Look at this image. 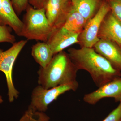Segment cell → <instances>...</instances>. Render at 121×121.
<instances>
[{
  "mask_svg": "<svg viewBox=\"0 0 121 121\" xmlns=\"http://www.w3.org/2000/svg\"><path fill=\"white\" fill-rule=\"evenodd\" d=\"M67 53L78 70L87 71L98 87L121 77V72L96 52L93 48H70L68 50Z\"/></svg>",
  "mask_w": 121,
  "mask_h": 121,
  "instance_id": "cell-1",
  "label": "cell"
},
{
  "mask_svg": "<svg viewBox=\"0 0 121 121\" xmlns=\"http://www.w3.org/2000/svg\"><path fill=\"white\" fill-rule=\"evenodd\" d=\"M78 71L68 53L62 51L54 55L46 67H40L38 84L49 89L72 83L77 81Z\"/></svg>",
  "mask_w": 121,
  "mask_h": 121,
  "instance_id": "cell-2",
  "label": "cell"
},
{
  "mask_svg": "<svg viewBox=\"0 0 121 121\" xmlns=\"http://www.w3.org/2000/svg\"><path fill=\"white\" fill-rule=\"evenodd\" d=\"M24 15L19 36L27 40L47 42L52 32L43 8L35 9L29 4Z\"/></svg>",
  "mask_w": 121,
  "mask_h": 121,
  "instance_id": "cell-3",
  "label": "cell"
},
{
  "mask_svg": "<svg viewBox=\"0 0 121 121\" xmlns=\"http://www.w3.org/2000/svg\"><path fill=\"white\" fill-rule=\"evenodd\" d=\"M28 40H20L15 42L12 47L6 51L0 48V71L4 74L6 77L8 89L9 101L13 102L19 97V92L15 88L13 79V65L17 56Z\"/></svg>",
  "mask_w": 121,
  "mask_h": 121,
  "instance_id": "cell-4",
  "label": "cell"
},
{
  "mask_svg": "<svg viewBox=\"0 0 121 121\" xmlns=\"http://www.w3.org/2000/svg\"><path fill=\"white\" fill-rule=\"evenodd\" d=\"M78 87L77 81L49 89H45L39 85L32 91L29 106L34 110L45 112L49 105L56 100L59 96L69 91H75Z\"/></svg>",
  "mask_w": 121,
  "mask_h": 121,
  "instance_id": "cell-5",
  "label": "cell"
},
{
  "mask_svg": "<svg viewBox=\"0 0 121 121\" xmlns=\"http://www.w3.org/2000/svg\"><path fill=\"white\" fill-rule=\"evenodd\" d=\"M111 11L107 0H103L97 12L87 21L84 29L78 37L79 44L81 47L93 48L99 40L98 33L103 20Z\"/></svg>",
  "mask_w": 121,
  "mask_h": 121,
  "instance_id": "cell-6",
  "label": "cell"
},
{
  "mask_svg": "<svg viewBox=\"0 0 121 121\" xmlns=\"http://www.w3.org/2000/svg\"><path fill=\"white\" fill-rule=\"evenodd\" d=\"M72 7L70 0H45L43 8L52 31L63 27Z\"/></svg>",
  "mask_w": 121,
  "mask_h": 121,
  "instance_id": "cell-7",
  "label": "cell"
},
{
  "mask_svg": "<svg viewBox=\"0 0 121 121\" xmlns=\"http://www.w3.org/2000/svg\"><path fill=\"white\" fill-rule=\"evenodd\" d=\"M111 98L117 102L121 101V77L113 80L99 87L93 92L83 96L85 102L91 105H95L102 99Z\"/></svg>",
  "mask_w": 121,
  "mask_h": 121,
  "instance_id": "cell-8",
  "label": "cell"
},
{
  "mask_svg": "<svg viewBox=\"0 0 121 121\" xmlns=\"http://www.w3.org/2000/svg\"><path fill=\"white\" fill-rule=\"evenodd\" d=\"M79 35L70 31L62 27L53 30L46 42L54 55L73 44L78 43Z\"/></svg>",
  "mask_w": 121,
  "mask_h": 121,
  "instance_id": "cell-9",
  "label": "cell"
},
{
  "mask_svg": "<svg viewBox=\"0 0 121 121\" xmlns=\"http://www.w3.org/2000/svg\"><path fill=\"white\" fill-rule=\"evenodd\" d=\"M93 48L98 54L107 60L115 68L121 72V48L115 42L106 39H99Z\"/></svg>",
  "mask_w": 121,
  "mask_h": 121,
  "instance_id": "cell-10",
  "label": "cell"
},
{
  "mask_svg": "<svg viewBox=\"0 0 121 121\" xmlns=\"http://www.w3.org/2000/svg\"><path fill=\"white\" fill-rule=\"evenodd\" d=\"M98 37L110 40L121 45V24L111 11L102 22Z\"/></svg>",
  "mask_w": 121,
  "mask_h": 121,
  "instance_id": "cell-11",
  "label": "cell"
},
{
  "mask_svg": "<svg viewBox=\"0 0 121 121\" xmlns=\"http://www.w3.org/2000/svg\"><path fill=\"white\" fill-rule=\"evenodd\" d=\"M0 25L9 26L19 36L23 23L15 12L11 0H0Z\"/></svg>",
  "mask_w": 121,
  "mask_h": 121,
  "instance_id": "cell-12",
  "label": "cell"
},
{
  "mask_svg": "<svg viewBox=\"0 0 121 121\" xmlns=\"http://www.w3.org/2000/svg\"><path fill=\"white\" fill-rule=\"evenodd\" d=\"M74 8L86 21L97 12L103 1L102 0H70Z\"/></svg>",
  "mask_w": 121,
  "mask_h": 121,
  "instance_id": "cell-13",
  "label": "cell"
},
{
  "mask_svg": "<svg viewBox=\"0 0 121 121\" xmlns=\"http://www.w3.org/2000/svg\"><path fill=\"white\" fill-rule=\"evenodd\" d=\"M31 55L40 67L45 68L50 63L54 55L47 42H38L33 45Z\"/></svg>",
  "mask_w": 121,
  "mask_h": 121,
  "instance_id": "cell-14",
  "label": "cell"
},
{
  "mask_svg": "<svg viewBox=\"0 0 121 121\" xmlns=\"http://www.w3.org/2000/svg\"><path fill=\"white\" fill-rule=\"evenodd\" d=\"M87 22L72 5L63 27L70 31L80 34L84 29Z\"/></svg>",
  "mask_w": 121,
  "mask_h": 121,
  "instance_id": "cell-15",
  "label": "cell"
},
{
  "mask_svg": "<svg viewBox=\"0 0 121 121\" xmlns=\"http://www.w3.org/2000/svg\"><path fill=\"white\" fill-rule=\"evenodd\" d=\"M50 119L45 112L34 110L29 106L18 121H49Z\"/></svg>",
  "mask_w": 121,
  "mask_h": 121,
  "instance_id": "cell-16",
  "label": "cell"
},
{
  "mask_svg": "<svg viewBox=\"0 0 121 121\" xmlns=\"http://www.w3.org/2000/svg\"><path fill=\"white\" fill-rule=\"evenodd\" d=\"M9 26L0 25V43H8L13 44L16 42V37L12 33Z\"/></svg>",
  "mask_w": 121,
  "mask_h": 121,
  "instance_id": "cell-17",
  "label": "cell"
},
{
  "mask_svg": "<svg viewBox=\"0 0 121 121\" xmlns=\"http://www.w3.org/2000/svg\"><path fill=\"white\" fill-rule=\"evenodd\" d=\"M109 4L111 11L121 24V0L107 1Z\"/></svg>",
  "mask_w": 121,
  "mask_h": 121,
  "instance_id": "cell-18",
  "label": "cell"
},
{
  "mask_svg": "<svg viewBox=\"0 0 121 121\" xmlns=\"http://www.w3.org/2000/svg\"><path fill=\"white\" fill-rule=\"evenodd\" d=\"M29 0H11L15 12L19 16L25 11L29 4Z\"/></svg>",
  "mask_w": 121,
  "mask_h": 121,
  "instance_id": "cell-19",
  "label": "cell"
},
{
  "mask_svg": "<svg viewBox=\"0 0 121 121\" xmlns=\"http://www.w3.org/2000/svg\"><path fill=\"white\" fill-rule=\"evenodd\" d=\"M102 121H121V101L117 107Z\"/></svg>",
  "mask_w": 121,
  "mask_h": 121,
  "instance_id": "cell-20",
  "label": "cell"
},
{
  "mask_svg": "<svg viewBox=\"0 0 121 121\" xmlns=\"http://www.w3.org/2000/svg\"><path fill=\"white\" fill-rule=\"evenodd\" d=\"M45 0H29V4L35 9L43 8Z\"/></svg>",
  "mask_w": 121,
  "mask_h": 121,
  "instance_id": "cell-21",
  "label": "cell"
},
{
  "mask_svg": "<svg viewBox=\"0 0 121 121\" xmlns=\"http://www.w3.org/2000/svg\"><path fill=\"white\" fill-rule=\"evenodd\" d=\"M3 101H3L2 96L0 95V103H3Z\"/></svg>",
  "mask_w": 121,
  "mask_h": 121,
  "instance_id": "cell-22",
  "label": "cell"
},
{
  "mask_svg": "<svg viewBox=\"0 0 121 121\" xmlns=\"http://www.w3.org/2000/svg\"><path fill=\"white\" fill-rule=\"evenodd\" d=\"M120 47H121V45H120Z\"/></svg>",
  "mask_w": 121,
  "mask_h": 121,
  "instance_id": "cell-23",
  "label": "cell"
},
{
  "mask_svg": "<svg viewBox=\"0 0 121 121\" xmlns=\"http://www.w3.org/2000/svg\"><path fill=\"white\" fill-rule=\"evenodd\" d=\"M106 0L108 1V0Z\"/></svg>",
  "mask_w": 121,
  "mask_h": 121,
  "instance_id": "cell-24",
  "label": "cell"
}]
</instances>
